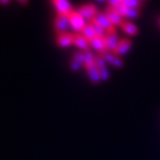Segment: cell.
I'll return each instance as SVG.
<instances>
[{
    "label": "cell",
    "mask_w": 160,
    "mask_h": 160,
    "mask_svg": "<svg viewBox=\"0 0 160 160\" xmlns=\"http://www.w3.org/2000/svg\"><path fill=\"white\" fill-rule=\"evenodd\" d=\"M68 19H69V25L70 27L72 28L77 33H80L83 30V28L87 26L86 23V19L78 12L77 10H73L72 12L68 16Z\"/></svg>",
    "instance_id": "1"
},
{
    "label": "cell",
    "mask_w": 160,
    "mask_h": 160,
    "mask_svg": "<svg viewBox=\"0 0 160 160\" xmlns=\"http://www.w3.org/2000/svg\"><path fill=\"white\" fill-rule=\"evenodd\" d=\"M69 19L66 16L57 15L55 19V30L56 32L59 35V33L67 32V29L69 27Z\"/></svg>",
    "instance_id": "12"
},
{
    "label": "cell",
    "mask_w": 160,
    "mask_h": 160,
    "mask_svg": "<svg viewBox=\"0 0 160 160\" xmlns=\"http://www.w3.org/2000/svg\"><path fill=\"white\" fill-rule=\"evenodd\" d=\"M117 11L122 16L123 19L128 18V19H136L140 16V10L139 9H133V8H129L125 5H120L119 7L116 8Z\"/></svg>",
    "instance_id": "10"
},
{
    "label": "cell",
    "mask_w": 160,
    "mask_h": 160,
    "mask_svg": "<svg viewBox=\"0 0 160 160\" xmlns=\"http://www.w3.org/2000/svg\"><path fill=\"white\" fill-rule=\"evenodd\" d=\"M105 37H96V38H93L92 40H90V47L97 51L98 56L102 55V53H105L108 51Z\"/></svg>",
    "instance_id": "11"
},
{
    "label": "cell",
    "mask_w": 160,
    "mask_h": 160,
    "mask_svg": "<svg viewBox=\"0 0 160 160\" xmlns=\"http://www.w3.org/2000/svg\"><path fill=\"white\" fill-rule=\"evenodd\" d=\"M105 12H106V15L108 16V18H109L110 21L112 22V25L115 26V27H120V26L122 25L123 21H125L123 17L120 15L119 12H118L116 8L109 7V6H108Z\"/></svg>",
    "instance_id": "8"
},
{
    "label": "cell",
    "mask_w": 160,
    "mask_h": 160,
    "mask_svg": "<svg viewBox=\"0 0 160 160\" xmlns=\"http://www.w3.org/2000/svg\"><path fill=\"white\" fill-rule=\"evenodd\" d=\"M102 57V59L105 60L107 65H111L116 68H123L125 67V62H123V60L121 57L119 56L115 55L113 52H110V51H107V52L102 53V55H100Z\"/></svg>",
    "instance_id": "5"
},
{
    "label": "cell",
    "mask_w": 160,
    "mask_h": 160,
    "mask_svg": "<svg viewBox=\"0 0 160 160\" xmlns=\"http://www.w3.org/2000/svg\"><path fill=\"white\" fill-rule=\"evenodd\" d=\"M56 43L59 48H67L69 46L73 45V33H59L57 36V39H56Z\"/></svg>",
    "instance_id": "13"
},
{
    "label": "cell",
    "mask_w": 160,
    "mask_h": 160,
    "mask_svg": "<svg viewBox=\"0 0 160 160\" xmlns=\"http://www.w3.org/2000/svg\"><path fill=\"white\" fill-rule=\"evenodd\" d=\"M121 30L126 33L127 36H137L139 33V29L135 23L130 22V21H123L122 25L120 26Z\"/></svg>",
    "instance_id": "16"
},
{
    "label": "cell",
    "mask_w": 160,
    "mask_h": 160,
    "mask_svg": "<svg viewBox=\"0 0 160 160\" xmlns=\"http://www.w3.org/2000/svg\"><path fill=\"white\" fill-rule=\"evenodd\" d=\"M71 61L78 63V65L82 66L83 67V61H85V57H83V51H77V52L73 53L72 58H71Z\"/></svg>",
    "instance_id": "20"
},
{
    "label": "cell",
    "mask_w": 160,
    "mask_h": 160,
    "mask_svg": "<svg viewBox=\"0 0 160 160\" xmlns=\"http://www.w3.org/2000/svg\"><path fill=\"white\" fill-rule=\"evenodd\" d=\"M81 35L83 36V37L85 38H87L88 40H92L93 38H96L97 37V35H96V32L95 31H93V29H92V27H91V26L89 25V23H88L87 26H86L85 28H83V30L82 31H81Z\"/></svg>",
    "instance_id": "17"
},
{
    "label": "cell",
    "mask_w": 160,
    "mask_h": 160,
    "mask_svg": "<svg viewBox=\"0 0 160 160\" xmlns=\"http://www.w3.org/2000/svg\"><path fill=\"white\" fill-rule=\"evenodd\" d=\"M105 40H106V45H107L108 51L112 52L113 50L117 48L120 39L118 38L117 32H111V33H107V35H106Z\"/></svg>",
    "instance_id": "15"
},
{
    "label": "cell",
    "mask_w": 160,
    "mask_h": 160,
    "mask_svg": "<svg viewBox=\"0 0 160 160\" xmlns=\"http://www.w3.org/2000/svg\"><path fill=\"white\" fill-rule=\"evenodd\" d=\"M73 45L80 49V51H88L90 48V41L83 37L81 33H73Z\"/></svg>",
    "instance_id": "14"
},
{
    "label": "cell",
    "mask_w": 160,
    "mask_h": 160,
    "mask_svg": "<svg viewBox=\"0 0 160 160\" xmlns=\"http://www.w3.org/2000/svg\"><path fill=\"white\" fill-rule=\"evenodd\" d=\"M51 2L53 3L56 10H57V15L61 16H68L72 12V6L70 5L68 0H51Z\"/></svg>",
    "instance_id": "4"
},
{
    "label": "cell",
    "mask_w": 160,
    "mask_h": 160,
    "mask_svg": "<svg viewBox=\"0 0 160 160\" xmlns=\"http://www.w3.org/2000/svg\"><path fill=\"white\" fill-rule=\"evenodd\" d=\"M18 2H20L21 5H27L28 0H18Z\"/></svg>",
    "instance_id": "21"
},
{
    "label": "cell",
    "mask_w": 160,
    "mask_h": 160,
    "mask_svg": "<svg viewBox=\"0 0 160 160\" xmlns=\"http://www.w3.org/2000/svg\"><path fill=\"white\" fill-rule=\"evenodd\" d=\"M157 23H158V27L160 28V15L157 17Z\"/></svg>",
    "instance_id": "23"
},
{
    "label": "cell",
    "mask_w": 160,
    "mask_h": 160,
    "mask_svg": "<svg viewBox=\"0 0 160 160\" xmlns=\"http://www.w3.org/2000/svg\"><path fill=\"white\" fill-rule=\"evenodd\" d=\"M141 1H145V0H141Z\"/></svg>",
    "instance_id": "25"
},
{
    "label": "cell",
    "mask_w": 160,
    "mask_h": 160,
    "mask_svg": "<svg viewBox=\"0 0 160 160\" xmlns=\"http://www.w3.org/2000/svg\"><path fill=\"white\" fill-rule=\"evenodd\" d=\"M93 21H96L100 27L103 28L107 33L117 32V31H116V27L112 25V22L110 21L108 16L106 15V12H98V15L96 16L95 19H93Z\"/></svg>",
    "instance_id": "2"
},
{
    "label": "cell",
    "mask_w": 160,
    "mask_h": 160,
    "mask_svg": "<svg viewBox=\"0 0 160 160\" xmlns=\"http://www.w3.org/2000/svg\"><path fill=\"white\" fill-rule=\"evenodd\" d=\"M83 68H85L86 72H87V75H88V78H89V80L91 81V82L97 85V83H99L100 81H101V78H100V75H99V72H98V69H97V67H96V61L92 63L85 65Z\"/></svg>",
    "instance_id": "9"
},
{
    "label": "cell",
    "mask_w": 160,
    "mask_h": 160,
    "mask_svg": "<svg viewBox=\"0 0 160 160\" xmlns=\"http://www.w3.org/2000/svg\"><path fill=\"white\" fill-rule=\"evenodd\" d=\"M132 48V42L131 40L128 39V38H122V39L119 40V43H118L117 48L113 50L112 52L115 55L119 56V57H122V56L127 55L130 51V49Z\"/></svg>",
    "instance_id": "6"
},
{
    "label": "cell",
    "mask_w": 160,
    "mask_h": 160,
    "mask_svg": "<svg viewBox=\"0 0 160 160\" xmlns=\"http://www.w3.org/2000/svg\"><path fill=\"white\" fill-rule=\"evenodd\" d=\"M122 5L127 6L129 8H133V9H141L142 7V1L141 0H123Z\"/></svg>",
    "instance_id": "19"
},
{
    "label": "cell",
    "mask_w": 160,
    "mask_h": 160,
    "mask_svg": "<svg viewBox=\"0 0 160 160\" xmlns=\"http://www.w3.org/2000/svg\"><path fill=\"white\" fill-rule=\"evenodd\" d=\"M8 2H9V0H0V3H1V5H7Z\"/></svg>",
    "instance_id": "22"
},
{
    "label": "cell",
    "mask_w": 160,
    "mask_h": 160,
    "mask_svg": "<svg viewBox=\"0 0 160 160\" xmlns=\"http://www.w3.org/2000/svg\"><path fill=\"white\" fill-rule=\"evenodd\" d=\"M96 1H98V2H102V1H106V0H96ZM109 1V0H108Z\"/></svg>",
    "instance_id": "24"
},
{
    "label": "cell",
    "mask_w": 160,
    "mask_h": 160,
    "mask_svg": "<svg viewBox=\"0 0 160 160\" xmlns=\"http://www.w3.org/2000/svg\"><path fill=\"white\" fill-rule=\"evenodd\" d=\"M77 11L86 20H89V21L95 19V17L98 15V12H99L97 7H96L95 5H92V3H86V5L81 6V7L78 8Z\"/></svg>",
    "instance_id": "3"
},
{
    "label": "cell",
    "mask_w": 160,
    "mask_h": 160,
    "mask_svg": "<svg viewBox=\"0 0 160 160\" xmlns=\"http://www.w3.org/2000/svg\"><path fill=\"white\" fill-rule=\"evenodd\" d=\"M89 25L92 27L93 31L96 32V35H97V37H105L106 35H107V32H106V30L103 29V28H101L99 25H98L96 21H93V20H91V21H89Z\"/></svg>",
    "instance_id": "18"
},
{
    "label": "cell",
    "mask_w": 160,
    "mask_h": 160,
    "mask_svg": "<svg viewBox=\"0 0 160 160\" xmlns=\"http://www.w3.org/2000/svg\"><path fill=\"white\" fill-rule=\"evenodd\" d=\"M96 67H97L98 72H99L100 78H101V81H107V80H109L110 73L107 67V62L102 59L101 56H97V58H96Z\"/></svg>",
    "instance_id": "7"
}]
</instances>
